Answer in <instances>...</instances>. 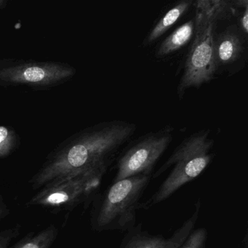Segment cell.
I'll return each instance as SVG.
<instances>
[{
    "instance_id": "6da1fadb",
    "label": "cell",
    "mask_w": 248,
    "mask_h": 248,
    "mask_svg": "<svg viewBox=\"0 0 248 248\" xmlns=\"http://www.w3.org/2000/svg\"><path fill=\"white\" fill-rule=\"evenodd\" d=\"M137 130L135 123L111 120L93 124L58 145L30 180L34 189L58 179L98 167L109 168Z\"/></svg>"
},
{
    "instance_id": "7a4b0ae2",
    "label": "cell",
    "mask_w": 248,
    "mask_h": 248,
    "mask_svg": "<svg viewBox=\"0 0 248 248\" xmlns=\"http://www.w3.org/2000/svg\"><path fill=\"white\" fill-rule=\"evenodd\" d=\"M214 140L210 130L203 129L184 139L174 149L168 160L152 175L157 178L172 167L157 191L139 209H149L169 198L181 187L200 176L213 159Z\"/></svg>"
},
{
    "instance_id": "3957f363",
    "label": "cell",
    "mask_w": 248,
    "mask_h": 248,
    "mask_svg": "<svg viewBox=\"0 0 248 248\" xmlns=\"http://www.w3.org/2000/svg\"><path fill=\"white\" fill-rule=\"evenodd\" d=\"M152 175H139L112 183L103 194L95 197L91 223L95 232H128L136 224L140 200Z\"/></svg>"
},
{
    "instance_id": "277c9868",
    "label": "cell",
    "mask_w": 248,
    "mask_h": 248,
    "mask_svg": "<svg viewBox=\"0 0 248 248\" xmlns=\"http://www.w3.org/2000/svg\"><path fill=\"white\" fill-rule=\"evenodd\" d=\"M108 168L98 167L53 181L42 187L27 206L72 210L79 204L85 207L94 200Z\"/></svg>"
},
{
    "instance_id": "5b68a950",
    "label": "cell",
    "mask_w": 248,
    "mask_h": 248,
    "mask_svg": "<svg viewBox=\"0 0 248 248\" xmlns=\"http://www.w3.org/2000/svg\"><path fill=\"white\" fill-rule=\"evenodd\" d=\"M76 73L74 66L62 62L2 59L0 86H21L34 91H44L66 83Z\"/></svg>"
},
{
    "instance_id": "8992f818",
    "label": "cell",
    "mask_w": 248,
    "mask_h": 248,
    "mask_svg": "<svg viewBox=\"0 0 248 248\" xmlns=\"http://www.w3.org/2000/svg\"><path fill=\"white\" fill-rule=\"evenodd\" d=\"M194 22V40L186 56L184 72L177 88L180 100L190 88H200L210 82L216 74L213 42L216 21L195 17Z\"/></svg>"
},
{
    "instance_id": "52a82bcc",
    "label": "cell",
    "mask_w": 248,
    "mask_h": 248,
    "mask_svg": "<svg viewBox=\"0 0 248 248\" xmlns=\"http://www.w3.org/2000/svg\"><path fill=\"white\" fill-rule=\"evenodd\" d=\"M173 139V128L167 125L149 132L128 145L117 159L113 183L135 175H152L156 163Z\"/></svg>"
},
{
    "instance_id": "ba28073f",
    "label": "cell",
    "mask_w": 248,
    "mask_h": 248,
    "mask_svg": "<svg viewBox=\"0 0 248 248\" xmlns=\"http://www.w3.org/2000/svg\"><path fill=\"white\" fill-rule=\"evenodd\" d=\"M248 40L236 24H232L218 34L215 33L214 53L216 73L232 76L243 69L248 58Z\"/></svg>"
},
{
    "instance_id": "9c48e42d",
    "label": "cell",
    "mask_w": 248,
    "mask_h": 248,
    "mask_svg": "<svg viewBox=\"0 0 248 248\" xmlns=\"http://www.w3.org/2000/svg\"><path fill=\"white\" fill-rule=\"evenodd\" d=\"M195 207L193 214L170 237L151 234L148 231L142 229L140 223L127 232L120 248H179L197 223L201 208L200 200H198Z\"/></svg>"
},
{
    "instance_id": "30bf717a",
    "label": "cell",
    "mask_w": 248,
    "mask_h": 248,
    "mask_svg": "<svg viewBox=\"0 0 248 248\" xmlns=\"http://www.w3.org/2000/svg\"><path fill=\"white\" fill-rule=\"evenodd\" d=\"M193 0H183L177 2L158 19L143 41L144 47L154 44L164 35L172 26L175 25L194 6Z\"/></svg>"
},
{
    "instance_id": "8fae6325",
    "label": "cell",
    "mask_w": 248,
    "mask_h": 248,
    "mask_svg": "<svg viewBox=\"0 0 248 248\" xmlns=\"http://www.w3.org/2000/svg\"><path fill=\"white\" fill-rule=\"evenodd\" d=\"M195 22L194 19L189 20L174 30L156 50L155 56L158 59H164L172 56L184 48L194 36Z\"/></svg>"
},
{
    "instance_id": "7c38bea8",
    "label": "cell",
    "mask_w": 248,
    "mask_h": 248,
    "mask_svg": "<svg viewBox=\"0 0 248 248\" xmlns=\"http://www.w3.org/2000/svg\"><path fill=\"white\" fill-rule=\"evenodd\" d=\"M59 235V229L51 224L40 232H30L8 248H51Z\"/></svg>"
},
{
    "instance_id": "4fadbf2b",
    "label": "cell",
    "mask_w": 248,
    "mask_h": 248,
    "mask_svg": "<svg viewBox=\"0 0 248 248\" xmlns=\"http://www.w3.org/2000/svg\"><path fill=\"white\" fill-rule=\"evenodd\" d=\"M19 144V136L13 127L0 125V159L12 155Z\"/></svg>"
},
{
    "instance_id": "5bb4252c",
    "label": "cell",
    "mask_w": 248,
    "mask_h": 248,
    "mask_svg": "<svg viewBox=\"0 0 248 248\" xmlns=\"http://www.w3.org/2000/svg\"><path fill=\"white\" fill-rule=\"evenodd\" d=\"M208 232L204 227L193 229L179 248H205Z\"/></svg>"
},
{
    "instance_id": "9a60e30c",
    "label": "cell",
    "mask_w": 248,
    "mask_h": 248,
    "mask_svg": "<svg viewBox=\"0 0 248 248\" xmlns=\"http://www.w3.org/2000/svg\"><path fill=\"white\" fill-rule=\"evenodd\" d=\"M21 226L19 225L4 229L0 232V248H8L14 239L20 234Z\"/></svg>"
},
{
    "instance_id": "2e32d148",
    "label": "cell",
    "mask_w": 248,
    "mask_h": 248,
    "mask_svg": "<svg viewBox=\"0 0 248 248\" xmlns=\"http://www.w3.org/2000/svg\"><path fill=\"white\" fill-rule=\"evenodd\" d=\"M245 37H248V6L243 8L238 16V23L236 24Z\"/></svg>"
},
{
    "instance_id": "e0dca14e",
    "label": "cell",
    "mask_w": 248,
    "mask_h": 248,
    "mask_svg": "<svg viewBox=\"0 0 248 248\" xmlns=\"http://www.w3.org/2000/svg\"><path fill=\"white\" fill-rule=\"evenodd\" d=\"M10 213H11V210L5 202L3 197L0 194V220L6 217Z\"/></svg>"
},
{
    "instance_id": "ac0fdd59",
    "label": "cell",
    "mask_w": 248,
    "mask_h": 248,
    "mask_svg": "<svg viewBox=\"0 0 248 248\" xmlns=\"http://www.w3.org/2000/svg\"><path fill=\"white\" fill-rule=\"evenodd\" d=\"M243 248H248V233L245 234V237H244L243 241Z\"/></svg>"
},
{
    "instance_id": "d6986e66",
    "label": "cell",
    "mask_w": 248,
    "mask_h": 248,
    "mask_svg": "<svg viewBox=\"0 0 248 248\" xmlns=\"http://www.w3.org/2000/svg\"><path fill=\"white\" fill-rule=\"evenodd\" d=\"M8 2L5 1V0H0V10L3 9L5 6H6Z\"/></svg>"
},
{
    "instance_id": "ffe728a7",
    "label": "cell",
    "mask_w": 248,
    "mask_h": 248,
    "mask_svg": "<svg viewBox=\"0 0 248 248\" xmlns=\"http://www.w3.org/2000/svg\"><path fill=\"white\" fill-rule=\"evenodd\" d=\"M0 61H1V59H0Z\"/></svg>"
}]
</instances>
